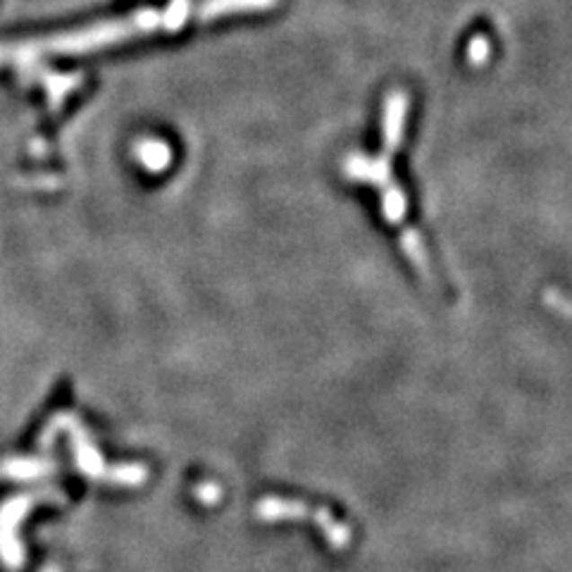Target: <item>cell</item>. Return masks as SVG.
Masks as SVG:
<instances>
[{"mask_svg": "<svg viewBox=\"0 0 572 572\" xmlns=\"http://www.w3.org/2000/svg\"><path fill=\"white\" fill-rule=\"evenodd\" d=\"M136 155L141 160V165L145 170H151V172H160V170H165L170 165V160H172V153L167 148L163 141H155V138H148V141H141L136 148Z\"/></svg>", "mask_w": 572, "mask_h": 572, "instance_id": "5b68a950", "label": "cell"}, {"mask_svg": "<svg viewBox=\"0 0 572 572\" xmlns=\"http://www.w3.org/2000/svg\"><path fill=\"white\" fill-rule=\"evenodd\" d=\"M53 462L48 461H10L3 465V472H5L10 480H36V477H46L48 472H53Z\"/></svg>", "mask_w": 572, "mask_h": 572, "instance_id": "52a82bcc", "label": "cell"}, {"mask_svg": "<svg viewBox=\"0 0 572 572\" xmlns=\"http://www.w3.org/2000/svg\"><path fill=\"white\" fill-rule=\"evenodd\" d=\"M279 0H200L198 5H193L196 17L203 22L217 20L224 14L236 13H260V10H269L275 7Z\"/></svg>", "mask_w": 572, "mask_h": 572, "instance_id": "3957f363", "label": "cell"}, {"mask_svg": "<svg viewBox=\"0 0 572 572\" xmlns=\"http://www.w3.org/2000/svg\"><path fill=\"white\" fill-rule=\"evenodd\" d=\"M400 242H403V249H406V255L413 260V265L420 272H427V255H425V246H422V239L415 234L413 229H403L400 234Z\"/></svg>", "mask_w": 572, "mask_h": 572, "instance_id": "9c48e42d", "label": "cell"}, {"mask_svg": "<svg viewBox=\"0 0 572 572\" xmlns=\"http://www.w3.org/2000/svg\"><path fill=\"white\" fill-rule=\"evenodd\" d=\"M408 115V96L403 91H392L386 96L384 103V122H382V141H384V153L392 155L403 141V127H406Z\"/></svg>", "mask_w": 572, "mask_h": 572, "instance_id": "7a4b0ae2", "label": "cell"}, {"mask_svg": "<svg viewBox=\"0 0 572 572\" xmlns=\"http://www.w3.org/2000/svg\"><path fill=\"white\" fill-rule=\"evenodd\" d=\"M491 53V46L487 36H472L468 43V63L470 65H484Z\"/></svg>", "mask_w": 572, "mask_h": 572, "instance_id": "30bf717a", "label": "cell"}, {"mask_svg": "<svg viewBox=\"0 0 572 572\" xmlns=\"http://www.w3.org/2000/svg\"><path fill=\"white\" fill-rule=\"evenodd\" d=\"M193 13L191 0H170V5L163 10V29L165 31H180Z\"/></svg>", "mask_w": 572, "mask_h": 572, "instance_id": "ba28073f", "label": "cell"}, {"mask_svg": "<svg viewBox=\"0 0 572 572\" xmlns=\"http://www.w3.org/2000/svg\"><path fill=\"white\" fill-rule=\"evenodd\" d=\"M260 520H311L324 532V537L330 539L334 549H344L351 539L348 527L337 523L334 517L322 508H311L301 501H284V498H262L255 508Z\"/></svg>", "mask_w": 572, "mask_h": 572, "instance_id": "6da1fadb", "label": "cell"}, {"mask_svg": "<svg viewBox=\"0 0 572 572\" xmlns=\"http://www.w3.org/2000/svg\"><path fill=\"white\" fill-rule=\"evenodd\" d=\"M382 213H384L386 222L393 227H400L406 222V196L396 184L382 189Z\"/></svg>", "mask_w": 572, "mask_h": 572, "instance_id": "8992f818", "label": "cell"}, {"mask_svg": "<svg viewBox=\"0 0 572 572\" xmlns=\"http://www.w3.org/2000/svg\"><path fill=\"white\" fill-rule=\"evenodd\" d=\"M65 425H67L69 432H72V436H75L76 465H79V470H82V472H86L89 477H98V480H103V475H108V472H105L103 458L98 455L96 448L91 446L89 439H86V436L82 435V429H79V425L75 427V420L65 422ZM105 480H108V477H105Z\"/></svg>", "mask_w": 572, "mask_h": 572, "instance_id": "277c9868", "label": "cell"}]
</instances>
